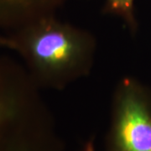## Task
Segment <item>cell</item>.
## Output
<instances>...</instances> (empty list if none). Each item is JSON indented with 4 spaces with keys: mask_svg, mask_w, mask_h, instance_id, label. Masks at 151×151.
I'll list each match as a JSON object with an SVG mask.
<instances>
[{
    "mask_svg": "<svg viewBox=\"0 0 151 151\" xmlns=\"http://www.w3.org/2000/svg\"><path fill=\"white\" fill-rule=\"evenodd\" d=\"M67 0H0V31L12 32L40 18L55 15Z\"/></svg>",
    "mask_w": 151,
    "mask_h": 151,
    "instance_id": "277c9868",
    "label": "cell"
},
{
    "mask_svg": "<svg viewBox=\"0 0 151 151\" xmlns=\"http://www.w3.org/2000/svg\"><path fill=\"white\" fill-rule=\"evenodd\" d=\"M104 151H151V97L134 78L115 88Z\"/></svg>",
    "mask_w": 151,
    "mask_h": 151,
    "instance_id": "3957f363",
    "label": "cell"
},
{
    "mask_svg": "<svg viewBox=\"0 0 151 151\" xmlns=\"http://www.w3.org/2000/svg\"><path fill=\"white\" fill-rule=\"evenodd\" d=\"M104 11L119 17L131 32L136 30L134 0H104Z\"/></svg>",
    "mask_w": 151,
    "mask_h": 151,
    "instance_id": "5b68a950",
    "label": "cell"
},
{
    "mask_svg": "<svg viewBox=\"0 0 151 151\" xmlns=\"http://www.w3.org/2000/svg\"><path fill=\"white\" fill-rule=\"evenodd\" d=\"M9 34L14 51L40 89L63 90L92 70L96 37L55 15L40 18Z\"/></svg>",
    "mask_w": 151,
    "mask_h": 151,
    "instance_id": "6da1fadb",
    "label": "cell"
},
{
    "mask_svg": "<svg viewBox=\"0 0 151 151\" xmlns=\"http://www.w3.org/2000/svg\"><path fill=\"white\" fill-rule=\"evenodd\" d=\"M40 90L22 62L0 55V151H65Z\"/></svg>",
    "mask_w": 151,
    "mask_h": 151,
    "instance_id": "7a4b0ae2",
    "label": "cell"
},
{
    "mask_svg": "<svg viewBox=\"0 0 151 151\" xmlns=\"http://www.w3.org/2000/svg\"><path fill=\"white\" fill-rule=\"evenodd\" d=\"M87 151H93V149H90V148H88V149H87Z\"/></svg>",
    "mask_w": 151,
    "mask_h": 151,
    "instance_id": "52a82bcc",
    "label": "cell"
},
{
    "mask_svg": "<svg viewBox=\"0 0 151 151\" xmlns=\"http://www.w3.org/2000/svg\"><path fill=\"white\" fill-rule=\"evenodd\" d=\"M5 49L13 50H14V43L9 34H1L0 33V50Z\"/></svg>",
    "mask_w": 151,
    "mask_h": 151,
    "instance_id": "8992f818",
    "label": "cell"
}]
</instances>
